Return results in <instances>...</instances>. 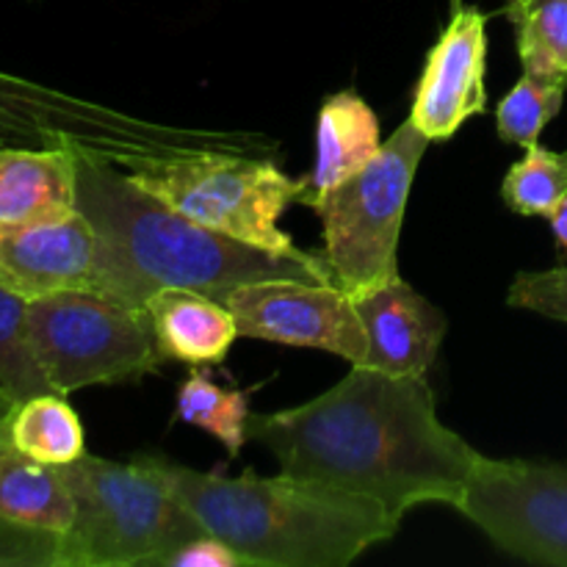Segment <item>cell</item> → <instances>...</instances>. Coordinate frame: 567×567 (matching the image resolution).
I'll list each match as a JSON object with an SVG mask.
<instances>
[{
  "label": "cell",
  "instance_id": "44dd1931",
  "mask_svg": "<svg viewBox=\"0 0 567 567\" xmlns=\"http://www.w3.org/2000/svg\"><path fill=\"white\" fill-rule=\"evenodd\" d=\"M0 391L14 404L55 393L28 338V299L0 282Z\"/></svg>",
  "mask_w": 567,
  "mask_h": 567
},
{
  "label": "cell",
  "instance_id": "8fae6325",
  "mask_svg": "<svg viewBox=\"0 0 567 567\" xmlns=\"http://www.w3.org/2000/svg\"><path fill=\"white\" fill-rule=\"evenodd\" d=\"M487 14L457 6L415 83L408 120L430 142L452 138L471 116L487 111Z\"/></svg>",
  "mask_w": 567,
  "mask_h": 567
},
{
  "label": "cell",
  "instance_id": "e0dca14e",
  "mask_svg": "<svg viewBox=\"0 0 567 567\" xmlns=\"http://www.w3.org/2000/svg\"><path fill=\"white\" fill-rule=\"evenodd\" d=\"M75 502L64 468L44 465L14 446L9 419L0 421V518L64 535Z\"/></svg>",
  "mask_w": 567,
  "mask_h": 567
},
{
  "label": "cell",
  "instance_id": "277c9868",
  "mask_svg": "<svg viewBox=\"0 0 567 567\" xmlns=\"http://www.w3.org/2000/svg\"><path fill=\"white\" fill-rule=\"evenodd\" d=\"M75 502L64 532L61 567H147L186 540L205 535L181 502L164 457L131 463L83 454L64 465Z\"/></svg>",
  "mask_w": 567,
  "mask_h": 567
},
{
  "label": "cell",
  "instance_id": "d4e9b609",
  "mask_svg": "<svg viewBox=\"0 0 567 567\" xmlns=\"http://www.w3.org/2000/svg\"><path fill=\"white\" fill-rule=\"evenodd\" d=\"M507 305L567 324V266L543 271H518L515 280L509 282Z\"/></svg>",
  "mask_w": 567,
  "mask_h": 567
},
{
  "label": "cell",
  "instance_id": "603a6c76",
  "mask_svg": "<svg viewBox=\"0 0 567 567\" xmlns=\"http://www.w3.org/2000/svg\"><path fill=\"white\" fill-rule=\"evenodd\" d=\"M567 83L524 72L513 89L498 100L496 133L502 142L532 147L540 142L548 122L563 111Z\"/></svg>",
  "mask_w": 567,
  "mask_h": 567
},
{
  "label": "cell",
  "instance_id": "9c48e42d",
  "mask_svg": "<svg viewBox=\"0 0 567 567\" xmlns=\"http://www.w3.org/2000/svg\"><path fill=\"white\" fill-rule=\"evenodd\" d=\"M454 509L504 554L567 567V463L482 454Z\"/></svg>",
  "mask_w": 567,
  "mask_h": 567
},
{
  "label": "cell",
  "instance_id": "7c38bea8",
  "mask_svg": "<svg viewBox=\"0 0 567 567\" xmlns=\"http://www.w3.org/2000/svg\"><path fill=\"white\" fill-rule=\"evenodd\" d=\"M97 233L75 210L37 225H0V282L22 299L94 286Z\"/></svg>",
  "mask_w": 567,
  "mask_h": 567
},
{
  "label": "cell",
  "instance_id": "4fadbf2b",
  "mask_svg": "<svg viewBox=\"0 0 567 567\" xmlns=\"http://www.w3.org/2000/svg\"><path fill=\"white\" fill-rule=\"evenodd\" d=\"M354 310L363 321L371 369L402 377H426L446 338V316L415 288L399 280L354 297Z\"/></svg>",
  "mask_w": 567,
  "mask_h": 567
},
{
  "label": "cell",
  "instance_id": "9a60e30c",
  "mask_svg": "<svg viewBox=\"0 0 567 567\" xmlns=\"http://www.w3.org/2000/svg\"><path fill=\"white\" fill-rule=\"evenodd\" d=\"M155 341L166 360L194 365H219L241 336L236 316L225 302L188 288H164L144 302Z\"/></svg>",
  "mask_w": 567,
  "mask_h": 567
},
{
  "label": "cell",
  "instance_id": "4316f807",
  "mask_svg": "<svg viewBox=\"0 0 567 567\" xmlns=\"http://www.w3.org/2000/svg\"><path fill=\"white\" fill-rule=\"evenodd\" d=\"M548 225H551L559 258L567 260V197L551 210V216H548Z\"/></svg>",
  "mask_w": 567,
  "mask_h": 567
},
{
  "label": "cell",
  "instance_id": "ba28073f",
  "mask_svg": "<svg viewBox=\"0 0 567 567\" xmlns=\"http://www.w3.org/2000/svg\"><path fill=\"white\" fill-rule=\"evenodd\" d=\"M131 177L210 230L271 252H302L280 227V216L302 203L305 177H288L260 155H177L138 166Z\"/></svg>",
  "mask_w": 567,
  "mask_h": 567
},
{
  "label": "cell",
  "instance_id": "6da1fadb",
  "mask_svg": "<svg viewBox=\"0 0 567 567\" xmlns=\"http://www.w3.org/2000/svg\"><path fill=\"white\" fill-rule=\"evenodd\" d=\"M249 437L282 474L382 504L399 520L424 504L457 507L482 454L449 430L426 377L352 365L310 402L249 415Z\"/></svg>",
  "mask_w": 567,
  "mask_h": 567
},
{
  "label": "cell",
  "instance_id": "2e32d148",
  "mask_svg": "<svg viewBox=\"0 0 567 567\" xmlns=\"http://www.w3.org/2000/svg\"><path fill=\"white\" fill-rule=\"evenodd\" d=\"M382 147L380 120L354 89L330 94L316 120V166L305 177L302 205L358 175Z\"/></svg>",
  "mask_w": 567,
  "mask_h": 567
},
{
  "label": "cell",
  "instance_id": "52a82bcc",
  "mask_svg": "<svg viewBox=\"0 0 567 567\" xmlns=\"http://www.w3.org/2000/svg\"><path fill=\"white\" fill-rule=\"evenodd\" d=\"M33 354L61 396L92 385H120L164 365L147 310L89 288L28 302Z\"/></svg>",
  "mask_w": 567,
  "mask_h": 567
},
{
  "label": "cell",
  "instance_id": "5bb4252c",
  "mask_svg": "<svg viewBox=\"0 0 567 567\" xmlns=\"http://www.w3.org/2000/svg\"><path fill=\"white\" fill-rule=\"evenodd\" d=\"M75 147H0V225H37L78 210Z\"/></svg>",
  "mask_w": 567,
  "mask_h": 567
},
{
  "label": "cell",
  "instance_id": "7a4b0ae2",
  "mask_svg": "<svg viewBox=\"0 0 567 567\" xmlns=\"http://www.w3.org/2000/svg\"><path fill=\"white\" fill-rule=\"evenodd\" d=\"M78 210L97 233L92 291L133 308H144L164 288H188L221 302L247 282H332L321 255L236 241L166 205L122 166L89 155L78 164Z\"/></svg>",
  "mask_w": 567,
  "mask_h": 567
},
{
  "label": "cell",
  "instance_id": "d6986e66",
  "mask_svg": "<svg viewBox=\"0 0 567 567\" xmlns=\"http://www.w3.org/2000/svg\"><path fill=\"white\" fill-rule=\"evenodd\" d=\"M524 72L567 83V0H507Z\"/></svg>",
  "mask_w": 567,
  "mask_h": 567
},
{
  "label": "cell",
  "instance_id": "8992f818",
  "mask_svg": "<svg viewBox=\"0 0 567 567\" xmlns=\"http://www.w3.org/2000/svg\"><path fill=\"white\" fill-rule=\"evenodd\" d=\"M430 144L408 120L358 175L310 203L321 219V258L332 282L352 299L402 277L399 236L415 172Z\"/></svg>",
  "mask_w": 567,
  "mask_h": 567
},
{
  "label": "cell",
  "instance_id": "484cf974",
  "mask_svg": "<svg viewBox=\"0 0 567 567\" xmlns=\"http://www.w3.org/2000/svg\"><path fill=\"white\" fill-rule=\"evenodd\" d=\"M158 567H252L236 548L214 535H199L166 554Z\"/></svg>",
  "mask_w": 567,
  "mask_h": 567
},
{
  "label": "cell",
  "instance_id": "ffe728a7",
  "mask_svg": "<svg viewBox=\"0 0 567 567\" xmlns=\"http://www.w3.org/2000/svg\"><path fill=\"white\" fill-rule=\"evenodd\" d=\"M175 415L183 424L208 432L238 457L249 437V393L221 388L208 377V371H192L177 391Z\"/></svg>",
  "mask_w": 567,
  "mask_h": 567
},
{
  "label": "cell",
  "instance_id": "83f0119b",
  "mask_svg": "<svg viewBox=\"0 0 567 567\" xmlns=\"http://www.w3.org/2000/svg\"><path fill=\"white\" fill-rule=\"evenodd\" d=\"M11 410H14V402H11L9 396H6L3 391H0V421H6L11 415Z\"/></svg>",
  "mask_w": 567,
  "mask_h": 567
},
{
  "label": "cell",
  "instance_id": "30bf717a",
  "mask_svg": "<svg viewBox=\"0 0 567 567\" xmlns=\"http://www.w3.org/2000/svg\"><path fill=\"white\" fill-rule=\"evenodd\" d=\"M221 302L236 316L238 332L280 347L319 349L363 365L369 354L363 321L349 293L336 282L260 280L238 286Z\"/></svg>",
  "mask_w": 567,
  "mask_h": 567
},
{
  "label": "cell",
  "instance_id": "7402d4cb",
  "mask_svg": "<svg viewBox=\"0 0 567 567\" xmlns=\"http://www.w3.org/2000/svg\"><path fill=\"white\" fill-rule=\"evenodd\" d=\"M502 197L518 216L548 219L567 197V153H554L540 142L526 147L524 158L504 175Z\"/></svg>",
  "mask_w": 567,
  "mask_h": 567
},
{
  "label": "cell",
  "instance_id": "5b68a950",
  "mask_svg": "<svg viewBox=\"0 0 567 567\" xmlns=\"http://www.w3.org/2000/svg\"><path fill=\"white\" fill-rule=\"evenodd\" d=\"M236 133L161 125L0 70V147H75L133 172L194 153L233 150Z\"/></svg>",
  "mask_w": 567,
  "mask_h": 567
},
{
  "label": "cell",
  "instance_id": "ac0fdd59",
  "mask_svg": "<svg viewBox=\"0 0 567 567\" xmlns=\"http://www.w3.org/2000/svg\"><path fill=\"white\" fill-rule=\"evenodd\" d=\"M9 435L20 452L55 468L78 463L86 454L81 419L61 393H39L14 404L9 415Z\"/></svg>",
  "mask_w": 567,
  "mask_h": 567
},
{
  "label": "cell",
  "instance_id": "cb8c5ba5",
  "mask_svg": "<svg viewBox=\"0 0 567 567\" xmlns=\"http://www.w3.org/2000/svg\"><path fill=\"white\" fill-rule=\"evenodd\" d=\"M64 535L0 518V567H61Z\"/></svg>",
  "mask_w": 567,
  "mask_h": 567
},
{
  "label": "cell",
  "instance_id": "3957f363",
  "mask_svg": "<svg viewBox=\"0 0 567 567\" xmlns=\"http://www.w3.org/2000/svg\"><path fill=\"white\" fill-rule=\"evenodd\" d=\"M181 502L208 535L252 567H347L391 540L402 520L382 504L297 476L205 474L164 460Z\"/></svg>",
  "mask_w": 567,
  "mask_h": 567
}]
</instances>
